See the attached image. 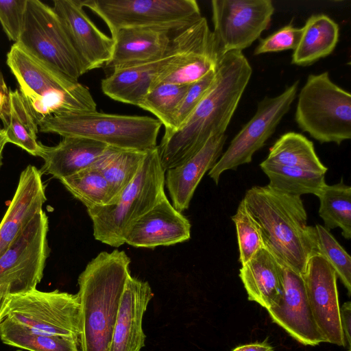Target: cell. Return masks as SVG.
Returning <instances> with one entry per match:
<instances>
[{
    "mask_svg": "<svg viewBox=\"0 0 351 351\" xmlns=\"http://www.w3.org/2000/svg\"><path fill=\"white\" fill-rule=\"evenodd\" d=\"M252 74L242 51L221 56L210 89L176 131L163 135L158 145L160 162L166 172L195 154L215 134L226 133Z\"/></svg>",
    "mask_w": 351,
    "mask_h": 351,
    "instance_id": "1",
    "label": "cell"
},
{
    "mask_svg": "<svg viewBox=\"0 0 351 351\" xmlns=\"http://www.w3.org/2000/svg\"><path fill=\"white\" fill-rule=\"evenodd\" d=\"M243 201L260 229L265 247L281 265L302 276L308 259L317 253L315 228L308 225L301 197L267 185L248 189Z\"/></svg>",
    "mask_w": 351,
    "mask_h": 351,
    "instance_id": "2",
    "label": "cell"
},
{
    "mask_svg": "<svg viewBox=\"0 0 351 351\" xmlns=\"http://www.w3.org/2000/svg\"><path fill=\"white\" fill-rule=\"evenodd\" d=\"M130 263L124 251L101 252L80 274L82 351H110Z\"/></svg>",
    "mask_w": 351,
    "mask_h": 351,
    "instance_id": "3",
    "label": "cell"
},
{
    "mask_svg": "<svg viewBox=\"0 0 351 351\" xmlns=\"http://www.w3.org/2000/svg\"><path fill=\"white\" fill-rule=\"evenodd\" d=\"M6 63L36 123L52 115L97 111L90 90L14 43Z\"/></svg>",
    "mask_w": 351,
    "mask_h": 351,
    "instance_id": "4",
    "label": "cell"
},
{
    "mask_svg": "<svg viewBox=\"0 0 351 351\" xmlns=\"http://www.w3.org/2000/svg\"><path fill=\"white\" fill-rule=\"evenodd\" d=\"M165 173L158 146L148 150L135 178L116 199L87 209L95 239L115 247L125 244L130 226L166 196Z\"/></svg>",
    "mask_w": 351,
    "mask_h": 351,
    "instance_id": "5",
    "label": "cell"
},
{
    "mask_svg": "<svg viewBox=\"0 0 351 351\" xmlns=\"http://www.w3.org/2000/svg\"><path fill=\"white\" fill-rule=\"evenodd\" d=\"M161 126L150 117L94 111L47 117L39 122L38 130L89 138L120 149L148 151L158 146Z\"/></svg>",
    "mask_w": 351,
    "mask_h": 351,
    "instance_id": "6",
    "label": "cell"
},
{
    "mask_svg": "<svg viewBox=\"0 0 351 351\" xmlns=\"http://www.w3.org/2000/svg\"><path fill=\"white\" fill-rule=\"evenodd\" d=\"M295 120L319 143L340 145L351 138V95L328 72L310 74L298 95Z\"/></svg>",
    "mask_w": 351,
    "mask_h": 351,
    "instance_id": "7",
    "label": "cell"
},
{
    "mask_svg": "<svg viewBox=\"0 0 351 351\" xmlns=\"http://www.w3.org/2000/svg\"><path fill=\"white\" fill-rule=\"evenodd\" d=\"M108 26L111 36L125 28H151L173 35L201 17L195 0H83Z\"/></svg>",
    "mask_w": 351,
    "mask_h": 351,
    "instance_id": "8",
    "label": "cell"
},
{
    "mask_svg": "<svg viewBox=\"0 0 351 351\" xmlns=\"http://www.w3.org/2000/svg\"><path fill=\"white\" fill-rule=\"evenodd\" d=\"M18 43L29 53L78 81L88 71L53 8L27 0L23 32Z\"/></svg>",
    "mask_w": 351,
    "mask_h": 351,
    "instance_id": "9",
    "label": "cell"
},
{
    "mask_svg": "<svg viewBox=\"0 0 351 351\" xmlns=\"http://www.w3.org/2000/svg\"><path fill=\"white\" fill-rule=\"evenodd\" d=\"M5 316L35 332L80 339V302L77 293L35 289L10 296Z\"/></svg>",
    "mask_w": 351,
    "mask_h": 351,
    "instance_id": "10",
    "label": "cell"
},
{
    "mask_svg": "<svg viewBox=\"0 0 351 351\" xmlns=\"http://www.w3.org/2000/svg\"><path fill=\"white\" fill-rule=\"evenodd\" d=\"M49 219L43 210L30 221L0 257V293L13 296L36 289L43 277L50 249Z\"/></svg>",
    "mask_w": 351,
    "mask_h": 351,
    "instance_id": "11",
    "label": "cell"
},
{
    "mask_svg": "<svg viewBox=\"0 0 351 351\" xmlns=\"http://www.w3.org/2000/svg\"><path fill=\"white\" fill-rule=\"evenodd\" d=\"M299 81H295L275 97H266L260 101L254 116L232 138L208 176L216 184L222 173L236 169L250 163L254 154L260 149L274 132L282 117L289 110L295 99Z\"/></svg>",
    "mask_w": 351,
    "mask_h": 351,
    "instance_id": "12",
    "label": "cell"
},
{
    "mask_svg": "<svg viewBox=\"0 0 351 351\" xmlns=\"http://www.w3.org/2000/svg\"><path fill=\"white\" fill-rule=\"evenodd\" d=\"M213 36L219 56L242 51L268 28L275 8L271 0H213Z\"/></svg>",
    "mask_w": 351,
    "mask_h": 351,
    "instance_id": "13",
    "label": "cell"
},
{
    "mask_svg": "<svg viewBox=\"0 0 351 351\" xmlns=\"http://www.w3.org/2000/svg\"><path fill=\"white\" fill-rule=\"evenodd\" d=\"M171 45L174 56L152 86L160 83L191 84L215 70L220 57L213 31L203 16L173 36Z\"/></svg>",
    "mask_w": 351,
    "mask_h": 351,
    "instance_id": "14",
    "label": "cell"
},
{
    "mask_svg": "<svg viewBox=\"0 0 351 351\" xmlns=\"http://www.w3.org/2000/svg\"><path fill=\"white\" fill-rule=\"evenodd\" d=\"M302 277L313 319L325 342L346 348L334 269L322 256L314 254Z\"/></svg>",
    "mask_w": 351,
    "mask_h": 351,
    "instance_id": "15",
    "label": "cell"
},
{
    "mask_svg": "<svg viewBox=\"0 0 351 351\" xmlns=\"http://www.w3.org/2000/svg\"><path fill=\"white\" fill-rule=\"evenodd\" d=\"M272 322L304 346L325 342L308 304L302 276L282 266V295L279 302L267 309Z\"/></svg>",
    "mask_w": 351,
    "mask_h": 351,
    "instance_id": "16",
    "label": "cell"
},
{
    "mask_svg": "<svg viewBox=\"0 0 351 351\" xmlns=\"http://www.w3.org/2000/svg\"><path fill=\"white\" fill-rule=\"evenodd\" d=\"M52 8L87 71L104 66L111 59L114 40L90 20L82 0H54Z\"/></svg>",
    "mask_w": 351,
    "mask_h": 351,
    "instance_id": "17",
    "label": "cell"
},
{
    "mask_svg": "<svg viewBox=\"0 0 351 351\" xmlns=\"http://www.w3.org/2000/svg\"><path fill=\"white\" fill-rule=\"evenodd\" d=\"M191 223L165 196L130 228L125 243L154 248L184 242L191 238Z\"/></svg>",
    "mask_w": 351,
    "mask_h": 351,
    "instance_id": "18",
    "label": "cell"
},
{
    "mask_svg": "<svg viewBox=\"0 0 351 351\" xmlns=\"http://www.w3.org/2000/svg\"><path fill=\"white\" fill-rule=\"evenodd\" d=\"M47 200L42 173L29 165L21 173L17 187L0 222V257L14 243Z\"/></svg>",
    "mask_w": 351,
    "mask_h": 351,
    "instance_id": "19",
    "label": "cell"
},
{
    "mask_svg": "<svg viewBox=\"0 0 351 351\" xmlns=\"http://www.w3.org/2000/svg\"><path fill=\"white\" fill-rule=\"evenodd\" d=\"M154 296L147 282L128 276L121 298L110 351H140L146 336L142 321Z\"/></svg>",
    "mask_w": 351,
    "mask_h": 351,
    "instance_id": "20",
    "label": "cell"
},
{
    "mask_svg": "<svg viewBox=\"0 0 351 351\" xmlns=\"http://www.w3.org/2000/svg\"><path fill=\"white\" fill-rule=\"evenodd\" d=\"M173 36L151 28L119 29L111 36L114 40L112 55L104 66L111 72L159 60L169 51Z\"/></svg>",
    "mask_w": 351,
    "mask_h": 351,
    "instance_id": "21",
    "label": "cell"
},
{
    "mask_svg": "<svg viewBox=\"0 0 351 351\" xmlns=\"http://www.w3.org/2000/svg\"><path fill=\"white\" fill-rule=\"evenodd\" d=\"M227 135L211 136L204 146L182 165L167 171L165 178L173 206L180 213L187 209L203 178L222 154Z\"/></svg>",
    "mask_w": 351,
    "mask_h": 351,
    "instance_id": "22",
    "label": "cell"
},
{
    "mask_svg": "<svg viewBox=\"0 0 351 351\" xmlns=\"http://www.w3.org/2000/svg\"><path fill=\"white\" fill-rule=\"evenodd\" d=\"M108 146L99 141L75 136L63 137L58 145L52 147L40 143L38 156L43 158L44 164L40 171L60 180L91 167Z\"/></svg>",
    "mask_w": 351,
    "mask_h": 351,
    "instance_id": "23",
    "label": "cell"
},
{
    "mask_svg": "<svg viewBox=\"0 0 351 351\" xmlns=\"http://www.w3.org/2000/svg\"><path fill=\"white\" fill-rule=\"evenodd\" d=\"M174 54L171 41L169 51L160 59L111 71L101 80L102 92L114 101L137 106Z\"/></svg>",
    "mask_w": 351,
    "mask_h": 351,
    "instance_id": "24",
    "label": "cell"
},
{
    "mask_svg": "<svg viewBox=\"0 0 351 351\" xmlns=\"http://www.w3.org/2000/svg\"><path fill=\"white\" fill-rule=\"evenodd\" d=\"M239 277L249 301L267 309L276 304L282 295V265L263 247L241 265Z\"/></svg>",
    "mask_w": 351,
    "mask_h": 351,
    "instance_id": "25",
    "label": "cell"
},
{
    "mask_svg": "<svg viewBox=\"0 0 351 351\" xmlns=\"http://www.w3.org/2000/svg\"><path fill=\"white\" fill-rule=\"evenodd\" d=\"M338 24L325 14L310 16L302 27V32L293 50L291 63L309 66L332 53L339 40Z\"/></svg>",
    "mask_w": 351,
    "mask_h": 351,
    "instance_id": "26",
    "label": "cell"
},
{
    "mask_svg": "<svg viewBox=\"0 0 351 351\" xmlns=\"http://www.w3.org/2000/svg\"><path fill=\"white\" fill-rule=\"evenodd\" d=\"M147 152L108 146L92 165L101 172L108 184L110 198L108 204L116 199L132 182Z\"/></svg>",
    "mask_w": 351,
    "mask_h": 351,
    "instance_id": "27",
    "label": "cell"
},
{
    "mask_svg": "<svg viewBox=\"0 0 351 351\" xmlns=\"http://www.w3.org/2000/svg\"><path fill=\"white\" fill-rule=\"evenodd\" d=\"M260 167L269 180L267 184L279 192L296 197L313 194L318 197L327 184L325 174L263 160Z\"/></svg>",
    "mask_w": 351,
    "mask_h": 351,
    "instance_id": "28",
    "label": "cell"
},
{
    "mask_svg": "<svg viewBox=\"0 0 351 351\" xmlns=\"http://www.w3.org/2000/svg\"><path fill=\"white\" fill-rule=\"evenodd\" d=\"M265 160L324 174L328 169L317 156L313 142L294 132L282 134L269 148Z\"/></svg>",
    "mask_w": 351,
    "mask_h": 351,
    "instance_id": "29",
    "label": "cell"
},
{
    "mask_svg": "<svg viewBox=\"0 0 351 351\" xmlns=\"http://www.w3.org/2000/svg\"><path fill=\"white\" fill-rule=\"evenodd\" d=\"M0 339L5 344L29 351H82L80 339L35 332L8 317L1 324Z\"/></svg>",
    "mask_w": 351,
    "mask_h": 351,
    "instance_id": "30",
    "label": "cell"
},
{
    "mask_svg": "<svg viewBox=\"0 0 351 351\" xmlns=\"http://www.w3.org/2000/svg\"><path fill=\"white\" fill-rule=\"evenodd\" d=\"M8 143L38 156L40 142L37 140L38 125L18 88L10 90V107L3 128Z\"/></svg>",
    "mask_w": 351,
    "mask_h": 351,
    "instance_id": "31",
    "label": "cell"
},
{
    "mask_svg": "<svg viewBox=\"0 0 351 351\" xmlns=\"http://www.w3.org/2000/svg\"><path fill=\"white\" fill-rule=\"evenodd\" d=\"M319 215L328 230L339 228L346 239L351 238V187L340 182L326 184L318 196Z\"/></svg>",
    "mask_w": 351,
    "mask_h": 351,
    "instance_id": "32",
    "label": "cell"
},
{
    "mask_svg": "<svg viewBox=\"0 0 351 351\" xmlns=\"http://www.w3.org/2000/svg\"><path fill=\"white\" fill-rule=\"evenodd\" d=\"M189 85L158 84L150 88L137 106L154 114L164 126V134L169 133Z\"/></svg>",
    "mask_w": 351,
    "mask_h": 351,
    "instance_id": "33",
    "label": "cell"
},
{
    "mask_svg": "<svg viewBox=\"0 0 351 351\" xmlns=\"http://www.w3.org/2000/svg\"><path fill=\"white\" fill-rule=\"evenodd\" d=\"M60 181L87 209L105 206L110 200L106 180L101 172L93 166L62 178Z\"/></svg>",
    "mask_w": 351,
    "mask_h": 351,
    "instance_id": "34",
    "label": "cell"
},
{
    "mask_svg": "<svg viewBox=\"0 0 351 351\" xmlns=\"http://www.w3.org/2000/svg\"><path fill=\"white\" fill-rule=\"evenodd\" d=\"M315 228L316 253L322 256L334 269L348 291L351 293V257L324 226Z\"/></svg>",
    "mask_w": 351,
    "mask_h": 351,
    "instance_id": "35",
    "label": "cell"
},
{
    "mask_svg": "<svg viewBox=\"0 0 351 351\" xmlns=\"http://www.w3.org/2000/svg\"><path fill=\"white\" fill-rule=\"evenodd\" d=\"M235 224L239 257V261L245 263L259 250L265 247L260 229L247 212L243 199L237 213L232 217Z\"/></svg>",
    "mask_w": 351,
    "mask_h": 351,
    "instance_id": "36",
    "label": "cell"
},
{
    "mask_svg": "<svg viewBox=\"0 0 351 351\" xmlns=\"http://www.w3.org/2000/svg\"><path fill=\"white\" fill-rule=\"evenodd\" d=\"M215 77V69L210 71L200 80L189 85L187 90L175 115L172 130L169 133L164 134V135H169L174 132L185 123L210 89L214 82Z\"/></svg>",
    "mask_w": 351,
    "mask_h": 351,
    "instance_id": "37",
    "label": "cell"
},
{
    "mask_svg": "<svg viewBox=\"0 0 351 351\" xmlns=\"http://www.w3.org/2000/svg\"><path fill=\"white\" fill-rule=\"evenodd\" d=\"M27 0L0 1V23L10 40L16 43L23 32Z\"/></svg>",
    "mask_w": 351,
    "mask_h": 351,
    "instance_id": "38",
    "label": "cell"
},
{
    "mask_svg": "<svg viewBox=\"0 0 351 351\" xmlns=\"http://www.w3.org/2000/svg\"><path fill=\"white\" fill-rule=\"evenodd\" d=\"M302 32V27H295L291 24L283 26L271 35L260 40L254 49V54L294 50L300 41Z\"/></svg>",
    "mask_w": 351,
    "mask_h": 351,
    "instance_id": "39",
    "label": "cell"
},
{
    "mask_svg": "<svg viewBox=\"0 0 351 351\" xmlns=\"http://www.w3.org/2000/svg\"><path fill=\"white\" fill-rule=\"evenodd\" d=\"M340 319L344 335L346 347L351 350V303L350 301L343 304L340 307Z\"/></svg>",
    "mask_w": 351,
    "mask_h": 351,
    "instance_id": "40",
    "label": "cell"
},
{
    "mask_svg": "<svg viewBox=\"0 0 351 351\" xmlns=\"http://www.w3.org/2000/svg\"><path fill=\"white\" fill-rule=\"evenodd\" d=\"M10 89L7 86L3 75L0 71V119L5 123L9 114Z\"/></svg>",
    "mask_w": 351,
    "mask_h": 351,
    "instance_id": "41",
    "label": "cell"
},
{
    "mask_svg": "<svg viewBox=\"0 0 351 351\" xmlns=\"http://www.w3.org/2000/svg\"><path fill=\"white\" fill-rule=\"evenodd\" d=\"M232 351H274V347L265 339L262 342H254L239 346Z\"/></svg>",
    "mask_w": 351,
    "mask_h": 351,
    "instance_id": "42",
    "label": "cell"
},
{
    "mask_svg": "<svg viewBox=\"0 0 351 351\" xmlns=\"http://www.w3.org/2000/svg\"><path fill=\"white\" fill-rule=\"evenodd\" d=\"M10 297L9 295L0 293V326L5 318V311Z\"/></svg>",
    "mask_w": 351,
    "mask_h": 351,
    "instance_id": "43",
    "label": "cell"
},
{
    "mask_svg": "<svg viewBox=\"0 0 351 351\" xmlns=\"http://www.w3.org/2000/svg\"><path fill=\"white\" fill-rule=\"evenodd\" d=\"M8 143L7 139L4 133L3 128H0V169L2 166L3 163V149L5 147V145Z\"/></svg>",
    "mask_w": 351,
    "mask_h": 351,
    "instance_id": "44",
    "label": "cell"
},
{
    "mask_svg": "<svg viewBox=\"0 0 351 351\" xmlns=\"http://www.w3.org/2000/svg\"><path fill=\"white\" fill-rule=\"evenodd\" d=\"M16 351H22V350H16Z\"/></svg>",
    "mask_w": 351,
    "mask_h": 351,
    "instance_id": "45",
    "label": "cell"
}]
</instances>
